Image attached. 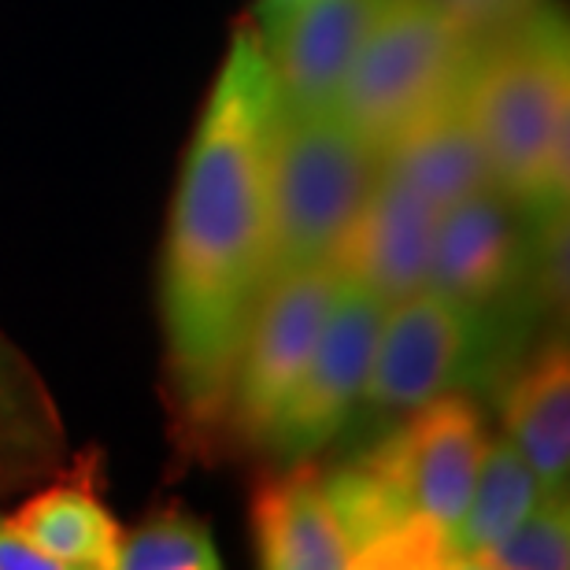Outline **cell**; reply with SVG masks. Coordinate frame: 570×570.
I'll return each mask as SVG.
<instances>
[{
    "label": "cell",
    "instance_id": "6da1fadb",
    "mask_svg": "<svg viewBox=\"0 0 570 570\" xmlns=\"http://www.w3.org/2000/svg\"><path fill=\"white\" fill-rule=\"evenodd\" d=\"M278 111L259 27L242 22L186 153L164 259L170 379L204 433L219 423L245 326L267 289V156Z\"/></svg>",
    "mask_w": 570,
    "mask_h": 570
},
{
    "label": "cell",
    "instance_id": "7a4b0ae2",
    "mask_svg": "<svg viewBox=\"0 0 570 570\" xmlns=\"http://www.w3.org/2000/svg\"><path fill=\"white\" fill-rule=\"evenodd\" d=\"M485 426L474 404L444 393L407 412L382 444L326 478L330 500L367 570H444L471 500Z\"/></svg>",
    "mask_w": 570,
    "mask_h": 570
},
{
    "label": "cell",
    "instance_id": "3957f363",
    "mask_svg": "<svg viewBox=\"0 0 570 570\" xmlns=\"http://www.w3.org/2000/svg\"><path fill=\"white\" fill-rule=\"evenodd\" d=\"M460 105L482 141L497 189L519 208H567L570 56L552 8L522 11L485 49L474 45Z\"/></svg>",
    "mask_w": 570,
    "mask_h": 570
},
{
    "label": "cell",
    "instance_id": "277c9868",
    "mask_svg": "<svg viewBox=\"0 0 570 570\" xmlns=\"http://www.w3.org/2000/svg\"><path fill=\"white\" fill-rule=\"evenodd\" d=\"M382 153L337 111H278L267 156V282L334 267Z\"/></svg>",
    "mask_w": 570,
    "mask_h": 570
},
{
    "label": "cell",
    "instance_id": "5b68a950",
    "mask_svg": "<svg viewBox=\"0 0 570 570\" xmlns=\"http://www.w3.org/2000/svg\"><path fill=\"white\" fill-rule=\"evenodd\" d=\"M474 27L449 0H385L363 38L334 111L374 148L460 97Z\"/></svg>",
    "mask_w": 570,
    "mask_h": 570
},
{
    "label": "cell",
    "instance_id": "8992f818",
    "mask_svg": "<svg viewBox=\"0 0 570 570\" xmlns=\"http://www.w3.org/2000/svg\"><path fill=\"white\" fill-rule=\"evenodd\" d=\"M337 285L341 275L334 267L267 282L245 326L215 430H226L245 444H264V433L312 360Z\"/></svg>",
    "mask_w": 570,
    "mask_h": 570
},
{
    "label": "cell",
    "instance_id": "52a82bcc",
    "mask_svg": "<svg viewBox=\"0 0 570 570\" xmlns=\"http://www.w3.org/2000/svg\"><path fill=\"white\" fill-rule=\"evenodd\" d=\"M382 318L385 304L341 278L312 360L264 433V449L278 452L282 460H307L326 441L337 438V430L356 412L363 390H367Z\"/></svg>",
    "mask_w": 570,
    "mask_h": 570
},
{
    "label": "cell",
    "instance_id": "ba28073f",
    "mask_svg": "<svg viewBox=\"0 0 570 570\" xmlns=\"http://www.w3.org/2000/svg\"><path fill=\"white\" fill-rule=\"evenodd\" d=\"M482 318L438 289H419L385 307L363 401L390 412H412L433 396L471 382L482 360Z\"/></svg>",
    "mask_w": 570,
    "mask_h": 570
},
{
    "label": "cell",
    "instance_id": "9c48e42d",
    "mask_svg": "<svg viewBox=\"0 0 570 570\" xmlns=\"http://www.w3.org/2000/svg\"><path fill=\"white\" fill-rule=\"evenodd\" d=\"M385 0H301L259 11V41L275 71L282 105L293 111H334L363 38Z\"/></svg>",
    "mask_w": 570,
    "mask_h": 570
},
{
    "label": "cell",
    "instance_id": "30bf717a",
    "mask_svg": "<svg viewBox=\"0 0 570 570\" xmlns=\"http://www.w3.org/2000/svg\"><path fill=\"white\" fill-rule=\"evenodd\" d=\"M438 215L404 181L379 170L371 197L337 248L334 271L385 307L407 301L430 285Z\"/></svg>",
    "mask_w": 570,
    "mask_h": 570
},
{
    "label": "cell",
    "instance_id": "8fae6325",
    "mask_svg": "<svg viewBox=\"0 0 570 570\" xmlns=\"http://www.w3.org/2000/svg\"><path fill=\"white\" fill-rule=\"evenodd\" d=\"M530 253L515 219V200L500 189L478 193L438 215L426 289L482 312L519 282Z\"/></svg>",
    "mask_w": 570,
    "mask_h": 570
},
{
    "label": "cell",
    "instance_id": "7c38bea8",
    "mask_svg": "<svg viewBox=\"0 0 570 570\" xmlns=\"http://www.w3.org/2000/svg\"><path fill=\"white\" fill-rule=\"evenodd\" d=\"M253 538L267 570H345L356 567V552L341 527L326 474L301 460L282 474H271L253 493Z\"/></svg>",
    "mask_w": 570,
    "mask_h": 570
},
{
    "label": "cell",
    "instance_id": "4fadbf2b",
    "mask_svg": "<svg viewBox=\"0 0 570 570\" xmlns=\"http://www.w3.org/2000/svg\"><path fill=\"white\" fill-rule=\"evenodd\" d=\"M8 522L49 556L56 570H116L122 527L100 500L97 455L52 474L49 485L11 511Z\"/></svg>",
    "mask_w": 570,
    "mask_h": 570
},
{
    "label": "cell",
    "instance_id": "5bb4252c",
    "mask_svg": "<svg viewBox=\"0 0 570 570\" xmlns=\"http://www.w3.org/2000/svg\"><path fill=\"white\" fill-rule=\"evenodd\" d=\"M382 170L404 181L433 212H449L452 204L497 189L493 167L460 97L385 145Z\"/></svg>",
    "mask_w": 570,
    "mask_h": 570
},
{
    "label": "cell",
    "instance_id": "9a60e30c",
    "mask_svg": "<svg viewBox=\"0 0 570 570\" xmlns=\"http://www.w3.org/2000/svg\"><path fill=\"white\" fill-rule=\"evenodd\" d=\"M71 444L49 385L27 352L0 334V500L60 474Z\"/></svg>",
    "mask_w": 570,
    "mask_h": 570
},
{
    "label": "cell",
    "instance_id": "2e32d148",
    "mask_svg": "<svg viewBox=\"0 0 570 570\" xmlns=\"http://www.w3.org/2000/svg\"><path fill=\"white\" fill-rule=\"evenodd\" d=\"M504 438L538 478L541 493H567L570 474V360L549 345L511 382L504 396Z\"/></svg>",
    "mask_w": 570,
    "mask_h": 570
},
{
    "label": "cell",
    "instance_id": "e0dca14e",
    "mask_svg": "<svg viewBox=\"0 0 570 570\" xmlns=\"http://www.w3.org/2000/svg\"><path fill=\"white\" fill-rule=\"evenodd\" d=\"M541 500V485L508 438H485L482 463L455 533L452 567H482L489 549Z\"/></svg>",
    "mask_w": 570,
    "mask_h": 570
},
{
    "label": "cell",
    "instance_id": "ac0fdd59",
    "mask_svg": "<svg viewBox=\"0 0 570 570\" xmlns=\"http://www.w3.org/2000/svg\"><path fill=\"white\" fill-rule=\"evenodd\" d=\"M219 549L212 530L178 504L156 508L138 522V530L122 533L116 570H219Z\"/></svg>",
    "mask_w": 570,
    "mask_h": 570
},
{
    "label": "cell",
    "instance_id": "d6986e66",
    "mask_svg": "<svg viewBox=\"0 0 570 570\" xmlns=\"http://www.w3.org/2000/svg\"><path fill=\"white\" fill-rule=\"evenodd\" d=\"M570 563L567 493H541V500L489 549V570H563Z\"/></svg>",
    "mask_w": 570,
    "mask_h": 570
},
{
    "label": "cell",
    "instance_id": "ffe728a7",
    "mask_svg": "<svg viewBox=\"0 0 570 570\" xmlns=\"http://www.w3.org/2000/svg\"><path fill=\"white\" fill-rule=\"evenodd\" d=\"M0 570H56V567L22 533L11 530L8 515H0Z\"/></svg>",
    "mask_w": 570,
    "mask_h": 570
},
{
    "label": "cell",
    "instance_id": "44dd1931",
    "mask_svg": "<svg viewBox=\"0 0 570 570\" xmlns=\"http://www.w3.org/2000/svg\"><path fill=\"white\" fill-rule=\"evenodd\" d=\"M301 4V0H264V8H293Z\"/></svg>",
    "mask_w": 570,
    "mask_h": 570
}]
</instances>
